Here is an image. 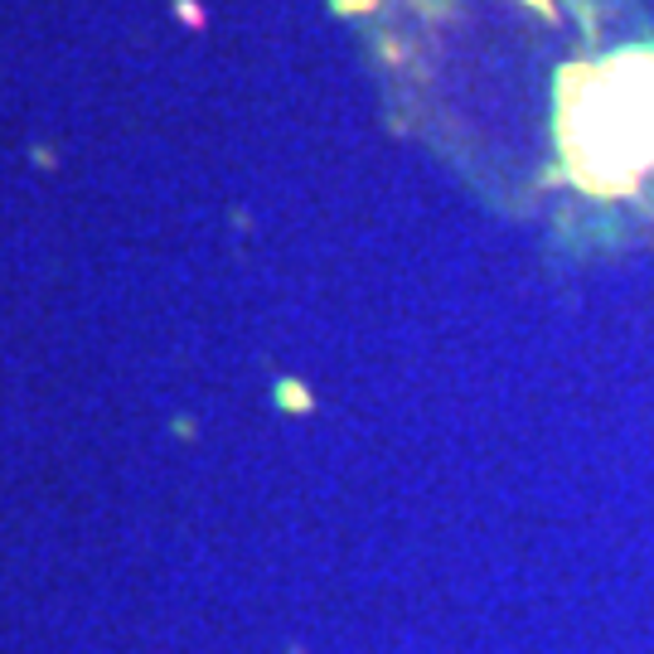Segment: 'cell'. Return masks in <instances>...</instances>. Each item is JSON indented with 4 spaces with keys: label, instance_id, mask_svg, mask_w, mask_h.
Segmentation results:
<instances>
[{
    "label": "cell",
    "instance_id": "1",
    "mask_svg": "<svg viewBox=\"0 0 654 654\" xmlns=\"http://www.w3.org/2000/svg\"><path fill=\"white\" fill-rule=\"evenodd\" d=\"M567 146L591 180H630L654 166V58H616L567 102Z\"/></svg>",
    "mask_w": 654,
    "mask_h": 654
}]
</instances>
